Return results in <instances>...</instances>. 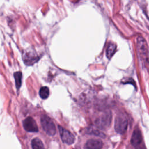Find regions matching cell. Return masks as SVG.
Listing matches in <instances>:
<instances>
[{
	"label": "cell",
	"instance_id": "obj_1",
	"mask_svg": "<svg viewBox=\"0 0 149 149\" xmlns=\"http://www.w3.org/2000/svg\"><path fill=\"white\" fill-rule=\"evenodd\" d=\"M137 49L141 60L145 65H149V51L147 44L143 37L139 36L137 38Z\"/></svg>",
	"mask_w": 149,
	"mask_h": 149
},
{
	"label": "cell",
	"instance_id": "obj_2",
	"mask_svg": "<svg viewBox=\"0 0 149 149\" xmlns=\"http://www.w3.org/2000/svg\"><path fill=\"white\" fill-rule=\"evenodd\" d=\"M41 124L43 130L49 136H54L56 133V127L53 120L47 115L41 118Z\"/></svg>",
	"mask_w": 149,
	"mask_h": 149
},
{
	"label": "cell",
	"instance_id": "obj_3",
	"mask_svg": "<svg viewBox=\"0 0 149 149\" xmlns=\"http://www.w3.org/2000/svg\"><path fill=\"white\" fill-rule=\"evenodd\" d=\"M128 121L126 117L123 115H119L115 118V130L119 134H124L127 129Z\"/></svg>",
	"mask_w": 149,
	"mask_h": 149
},
{
	"label": "cell",
	"instance_id": "obj_4",
	"mask_svg": "<svg viewBox=\"0 0 149 149\" xmlns=\"http://www.w3.org/2000/svg\"><path fill=\"white\" fill-rule=\"evenodd\" d=\"M58 129L62 141L64 143L70 145L74 142L75 137L71 132L61 126H58Z\"/></svg>",
	"mask_w": 149,
	"mask_h": 149
},
{
	"label": "cell",
	"instance_id": "obj_5",
	"mask_svg": "<svg viewBox=\"0 0 149 149\" xmlns=\"http://www.w3.org/2000/svg\"><path fill=\"white\" fill-rule=\"evenodd\" d=\"M39 59L36 52L32 49L26 50L23 54V59L27 65H32Z\"/></svg>",
	"mask_w": 149,
	"mask_h": 149
},
{
	"label": "cell",
	"instance_id": "obj_6",
	"mask_svg": "<svg viewBox=\"0 0 149 149\" xmlns=\"http://www.w3.org/2000/svg\"><path fill=\"white\" fill-rule=\"evenodd\" d=\"M112 120V114L111 112H107L100 116L96 121V125L101 129H105L109 127Z\"/></svg>",
	"mask_w": 149,
	"mask_h": 149
},
{
	"label": "cell",
	"instance_id": "obj_7",
	"mask_svg": "<svg viewBox=\"0 0 149 149\" xmlns=\"http://www.w3.org/2000/svg\"><path fill=\"white\" fill-rule=\"evenodd\" d=\"M23 125L24 129L29 132H37L38 128L35 120L29 116L26 118L23 122Z\"/></svg>",
	"mask_w": 149,
	"mask_h": 149
},
{
	"label": "cell",
	"instance_id": "obj_8",
	"mask_svg": "<svg viewBox=\"0 0 149 149\" xmlns=\"http://www.w3.org/2000/svg\"><path fill=\"white\" fill-rule=\"evenodd\" d=\"M141 141H142V136H141V132L138 128H136L134 130L132 133L131 139H130L131 144L134 147H137L139 145H140Z\"/></svg>",
	"mask_w": 149,
	"mask_h": 149
},
{
	"label": "cell",
	"instance_id": "obj_9",
	"mask_svg": "<svg viewBox=\"0 0 149 149\" xmlns=\"http://www.w3.org/2000/svg\"><path fill=\"white\" fill-rule=\"evenodd\" d=\"M102 147V142L97 139H90L86 142L84 146V148L88 149H100Z\"/></svg>",
	"mask_w": 149,
	"mask_h": 149
},
{
	"label": "cell",
	"instance_id": "obj_10",
	"mask_svg": "<svg viewBox=\"0 0 149 149\" xmlns=\"http://www.w3.org/2000/svg\"><path fill=\"white\" fill-rule=\"evenodd\" d=\"M116 48V47L115 44L111 42L108 44L107 48V51H106V55L108 59H110L115 54Z\"/></svg>",
	"mask_w": 149,
	"mask_h": 149
},
{
	"label": "cell",
	"instance_id": "obj_11",
	"mask_svg": "<svg viewBox=\"0 0 149 149\" xmlns=\"http://www.w3.org/2000/svg\"><path fill=\"white\" fill-rule=\"evenodd\" d=\"M31 147L34 149H40V148H44V146L42 142V141L38 138H34L31 141Z\"/></svg>",
	"mask_w": 149,
	"mask_h": 149
},
{
	"label": "cell",
	"instance_id": "obj_12",
	"mask_svg": "<svg viewBox=\"0 0 149 149\" xmlns=\"http://www.w3.org/2000/svg\"><path fill=\"white\" fill-rule=\"evenodd\" d=\"M49 94V90L48 87H42L39 91V95L42 99H47Z\"/></svg>",
	"mask_w": 149,
	"mask_h": 149
},
{
	"label": "cell",
	"instance_id": "obj_13",
	"mask_svg": "<svg viewBox=\"0 0 149 149\" xmlns=\"http://www.w3.org/2000/svg\"><path fill=\"white\" fill-rule=\"evenodd\" d=\"M22 77V74L20 72H16L14 73V77H15V80L16 87L17 90H19L21 86Z\"/></svg>",
	"mask_w": 149,
	"mask_h": 149
},
{
	"label": "cell",
	"instance_id": "obj_14",
	"mask_svg": "<svg viewBox=\"0 0 149 149\" xmlns=\"http://www.w3.org/2000/svg\"><path fill=\"white\" fill-rule=\"evenodd\" d=\"M88 134H92L94 136H98L100 137H104L105 134H104L102 132H101V131L97 130V129L95 128H93V127H90L88 130H87V132Z\"/></svg>",
	"mask_w": 149,
	"mask_h": 149
}]
</instances>
